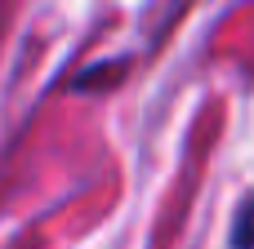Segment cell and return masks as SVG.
<instances>
[{
	"mask_svg": "<svg viewBox=\"0 0 254 249\" xmlns=\"http://www.w3.org/2000/svg\"><path fill=\"white\" fill-rule=\"evenodd\" d=\"M232 249H254V196L241 200L237 223H232Z\"/></svg>",
	"mask_w": 254,
	"mask_h": 249,
	"instance_id": "6da1fadb",
	"label": "cell"
}]
</instances>
